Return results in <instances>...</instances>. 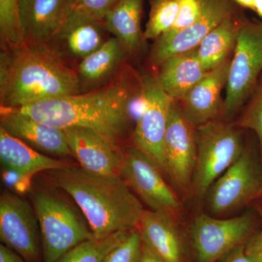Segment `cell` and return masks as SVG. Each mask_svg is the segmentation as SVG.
<instances>
[{"label":"cell","instance_id":"26","mask_svg":"<svg viewBox=\"0 0 262 262\" xmlns=\"http://www.w3.org/2000/svg\"><path fill=\"white\" fill-rule=\"evenodd\" d=\"M177 0H151L149 20L143 37L157 39L171 29L178 15Z\"/></svg>","mask_w":262,"mask_h":262},{"label":"cell","instance_id":"37","mask_svg":"<svg viewBox=\"0 0 262 262\" xmlns=\"http://www.w3.org/2000/svg\"><path fill=\"white\" fill-rule=\"evenodd\" d=\"M253 11L260 17L262 22V0H256L255 1V8Z\"/></svg>","mask_w":262,"mask_h":262},{"label":"cell","instance_id":"5","mask_svg":"<svg viewBox=\"0 0 262 262\" xmlns=\"http://www.w3.org/2000/svg\"><path fill=\"white\" fill-rule=\"evenodd\" d=\"M236 126L221 119L196 127L198 156L192 188L198 198L206 195L213 183L244 151L246 146Z\"/></svg>","mask_w":262,"mask_h":262},{"label":"cell","instance_id":"18","mask_svg":"<svg viewBox=\"0 0 262 262\" xmlns=\"http://www.w3.org/2000/svg\"><path fill=\"white\" fill-rule=\"evenodd\" d=\"M74 7L73 0H20L19 17L25 44L46 46Z\"/></svg>","mask_w":262,"mask_h":262},{"label":"cell","instance_id":"2","mask_svg":"<svg viewBox=\"0 0 262 262\" xmlns=\"http://www.w3.org/2000/svg\"><path fill=\"white\" fill-rule=\"evenodd\" d=\"M49 173L80 207L94 238L139 228L144 209L120 176L101 175L70 165Z\"/></svg>","mask_w":262,"mask_h":262},{"label":"cell","instance_id":"32","mask_svg":"<svg viewBox=\"0 0 262 262\" xmlns=\"http://www.w3.org/2000/svg\"><path fill=\"white\" fill-rule=\"evenodd\" d=\"M75 6L82 8L103 20L105 15L118 0H73Z\"/></svg>","mask_w":262,"mask_h":262},{"label":"cell","instance_id":"34","mask_svg":"<svg viewBox=\"0 0 262 262\" xmlns=\"http://www.w3.org/2000/svg\"><path fill=\"white\" fill-rule=\"evenodd\" d=\"M0 262H27L14 251L7 247L4 244L0 245Z\"/></svg>","mask_w":262,"mask_h":262},{"label":"cell","instance_id":"28","mask_svg":"<svg viewBox=\"0 0 262 262\" xmlns=\"http://www.w3.org/2000/svg\"><path fill=\"white\" fill-rule=\"evenodd\" d=\"M242 108V113L236 125L255 133L258 139L262 163V72Z\"/></svg>","mask_w":262,"mask_h":262},{"label":"cell","instance_id":"30","mask_svg":"<svg viewBox=\"0 0 262 262\" xmlns=\"http://www.w3.org/2000/svg\"><path fill=\"white\" fill-rule=\"evenodd\" d=\"M178 15L173 27L160 37H171L192 26L201 15V0H177Z\"/></svg>","mask_w":262,"mask_h":262},{"label":"cell","instance_id":"6","mask_svg":"<svg viewBox=\"0 0 262 262\" xmlns=\"http://www.w3.org/2000/svg\"><path fill=\"white\" fill-rule=\"evenodd\" d=\"M213 214L239 209L262 196V163L256 151L246 146L238 159L219 177L207 193Z\"/></svg>","mask_w":262,"mask_h":262},{"label":"cell","instance_id":"24","mask_svg":"<svg viewBox=\"0 0 262 262\" xmlns=\"http://www.w3.org/2000/svg\"><path fill=\"white\" fill-rule=\"evenodd\" d=\"M246 18L236 14L210 32L198 47V55L206 71L213 70L233 54L239 33Z\"/></svg>","mask_w":262,"mask_h":262},{"label":"cell","instance_id":"19","mask_svg":"<svg viewBox=\"0 0 262 262\" xmlns=\"http://www.w3.org/2000/svg\"><path fill=\"white\" fill-rule=\"evenodd\" d=\"M141 241L164 262H183L182 238L174 217L144 210L139 226Z\"/></svg>","mask_w":262,"mask_h":262},{"label":"cell","instance_id":"27","mask_svg":"<svg viewBox=\"0 0 262 262\" xmlns=\"http://www.w3.org/2000/svg\"><path fill=\"white\" fill-rule=\"evenodd\" d=\"M20 0H0V37L3 50L25 44L20 17Z\"/></svg>","mask_w":262,"mask_h":262},{"label":"cell","instance_id":"23","mask_svg":"<svg viewBox=\"0 0 262 262\" xmlns=\"http://www.w3.org/2000/svg\"><path fill=\"white\" fill-rule=\"evenodd\" d=\"M143 0H118L105 15L103 24L128 54L139 51L144 39L141 29Z\"/></svg>","mask_w":262,"mask_h":262},{"label":"cell","instance_id":"16","mask_svg":"<svg viewBox=\"0 0 262 262\" xmlns=\"http://www.w3.org/2000/svg\"><path fill=\"white\" fill-rule=\"evenodd\" d=\"M231 60L208 71L185 96L177 101L184 116L194 127L221 120L225 115L222 92L227 86Z\"/></svg>","mask_w":262,"mask_h":262},{"label":"cell","instance_id":"10","mask_svg":"<svg viewBox=\"0 0 262 262\" xmlns=\"http://www.w3.org/2000/svg\"><path fill=\"white\" fill-rule=\"evenodd\" d=\"M0 239L27 262H40L43 258L35 210L13 192H5L0 196Z\"/></svg>","mask_w":262,"mask_h":262},{"label":"cell","instance_id":"3","mask_svg":"<svg viewBox=\"0 0 262 262\" xmlns=\"http://www.w3.org/2000/svg\"><path fill=\"white\" fill-rule=\"evenodd\" d=\"M80 93L76 70L46 46L25 44L2 51L1 107H23Z\"/></svg>","mask_w":262,"mask_h":262},{"label":"cell","instance_id":"25","mask_svg":"<svg viewBox=\"0 0 262 262\" xmlns=\"http://www.w3.org/2000/svg\"><path fill=\"white\" fill-rule=\"evenodd\" d=\"M128 232H116L103 239H88L65 253L57 262H103Z\"/></svg>","mask_w":262,"mask_h":262},{"label":"cell","instance_id":"13","mask_svg":"<svg viewBox=\"0 0 262 262\" xmlns=\"http://www.w3.org/2000/svg\"><path fill=\"white\" fill-rule=\"evenodd\" d=\"M106 32L103 20L75 6L45 46L65 64H79L107 40Z\"/></svg>","mask_w":262,"mask_h":262},{"label":"cell","instance_id":"33","mask_svg":"<svg viewBox=\"0 0 262 262\" xmlns=\"http://www.w3.org/2000/svg\"><path fill=\"white\" fill-rule=\"evenodd\" d=\"M245 244L239 245L231 250L225 256L221 258V262H256L246 253Z\"/></svg>","mask_w":262,"mask_h":262},{"label":"cell","instance_id":"29","mask_svg":"<svg viewBox=\"0 0 262 262\" xmlns=\"http://www.w3.org/2000/svg\"><path fill=\"white\" fill-rule=\"evenodd\" d=\"M142 241L139 229L128 232L125 238L108 253L103 262H139Z\"/></svg>","mask_w":262,"mask_h":262},{"label":"cell","instance_id":"22","mask_svg":"<svg viewBox=\"0 0 262 262\" xmlns=\"http://www.w3.org/2000/svg\"><path fill=\"white\" fill-rule=\"evenodd\" d=\"M0 160L5 168L21 177L55 170L67 164L42 154L0 127Z\"/></svg>","mask_w":262,"mask_h":262},{"label":"cell","instance_id":"11","mask_svg":"<svg viewBox=\"0 0 262 262\" xmlns=\"http://www.w3.org/2000/svg\"><path fill=\"white\" fill-rule=\"evenodd\" d=\"M120 176L150 209L173 217L180 213V202L164 180L162 170L148 155L134 146L123 152Z\"/></svg>","mask_w":262,"mask_h":262},{"label":"cell","instance_id":"21","mask_svg":"<svg viewBox=\"0 0 262 262\" xmlns=\"http://www.w3.org/2000/svg\"><path fill=\"white\" fill-rule=\"evenodd\" d=\"M128 54L117 38L110 37L98 49L77 65L76 72L80 81L81 92L98 89L120 69Z\"/></svg>","mask_w":262,"mask_h":262},{"label":"cell","instance_id":"1","mask_svg":"<svg viewBox=\"0 0 262 262\" xmlns=\"http://www.w3.org/2000/svg\"><path fill=\"white\" fill-rule=\"evenodd\" d=\"M141 96V78L126 72L89 92L10 110L58 128L93 129L117 144L130 125L133 107Z\"/></svg>","mask_w":262,"mask_h":262},{"label":"cell","instance_id":"20","mask_svg":"<svg viewBox=\"0 0 262 262\" xmlns=\"http://www.w3.org/2000/svg\"><path fill=\"white\" fill-rule=\"evenodd\" d=\"M158 77L164 91L179 101L205 77V70L198 55V48L174 55L159 65Z\"/></svg>","mask_w":262,"mask_h":262},{"label":"cell","instance_id":"35","mask_svg":"<svg viewBox=\"0 0 262 262\" xmlns=\"http://www.w3.org/2000/svg\"><path fill=\"white\" fill-rule=\"evenodd\" d=\"M139 262H164L158 256H157L151 250L142 244L140 259Z\"/></svg>","mask_w":262,"mask_h":262},{"label":"cell","instance_id":"36","mask_svg":"<svg viewBox=\"0 0 262 262\" xmlns=\"http://www.w3.org/2000/svg\"><path fill=\"white\" fill-rule=\"evenodd\" d=\"M233 1L241 8L251 10L253 11L254 10L255 1L256 0H233Z\"/></svg>","mask_w":262,"mask_h":262},{"label":"cell","instance_id":"17","mask_svg":"<svg viewBox=\"0 0 262 262\" xmlns=\"http://www.w3.org/2000/svg\"><path fill=\"white\" fill-rule=\"evenodd\" d=\"M0 127L42 154L73 156L63 129L50 126L28 115L4 107H1Z\"/></svg>","mask_w":262,"mask_h":262},{"label":"cell","instance_id":"7","mask_svg":"<svg viewBox=\"0 0 262 262\" xmlns=\"http://www.w3.org/2000/svg\"><path fill=\"white\" fill-rule=\"evenodd\" d=\"M262 72V22L246 19L239 33L226 86L225 115L241 110Z\"/></svg>","mask_w":262,"mask_h":262},{"label":"cell","instance_id":"12","mask_svg":"<svg viewBox=\"0 0 262 262\" xmlns=\"http://www.w3.org/2000/svg\"><path fill=\"white\" fill-rule=\"evenodd\" d=\"M198 156L196 128L188 121L177 101L169 110L164 140V173L177 187H192Z\"/></svg>","mask_w":262,"mask_h":262},{"label":"cell","instance_id":"14","mask_svg":"<svg viewBox=\"0 0 262 262\" xmlns=\"http://www.w3.org/2000/svg\"><path fill=\"white\" fill-rule=\"evenodd\" d=\"M201 13L190 27L171 37H160L151 51V59L159 66L167 58L198 48L205 37L227 18L237 14L233 0H201Z\"/></svg>","mask_w":262,"mask_h":262},{"label":"cell","instance_id":"9","mask_svg":"<svg viewBox=\"0 0 262 262\" xmlns=\"http://www.w3.org/2000/svg\"><path fill=\"white\" fill-rule=\"evenodd\" d=\"M144 108L137 119L133 141L164 173L163 147L172 99L164 91L157 75L141 77Z\"/></svg>","mask_w":262,"mask_h":262},{"label":"cell","instance_id":"15","mask_svg":"<svg viewBox=\"0 0 262 262\" xmlns=\"http://www.w3.org/2000/svg\"><path fill=\"white\" fill-rule=\"evenodd\" d=\"M63 130L72 155L80 167L101 175H121L123 152L118 144L88 127H70Z\"/></svg>","mask_w":262,"mask_h":262},{"label":"cell","instance_id":"8","mask_svg":"<svg viewBox=\"0 0 262 262\" xmlns=\"http://www.w3.org/2000/svg\"><path fill=\"white\" fill-rule=\"evenodd\" d=\"M256 222V215L251 213L227 220L204 213L196 215L191 233L198 261H217L231 250L246 244L255 232Z\"/></svg>","mask_w":262,"mask_h":262},{"label":"cell","instance_id":"4","mask_svg":"<svg viewBox=\"0 0 262 262\" xmlns=\"http://www.w3.org/2000/svg\"><path fill=\"white\" fill-rule=\"evenodd\" d=\"M32 199L40 228L43 262H57L77 245L94 238L90 227L59 194L39 189Z\"/></svg>","mask_w":262,"mask_h":262},{"label":"cell","instance_id":"31","mask_svg":"<svg viewBox=\"0 0 262 262\" xmlns=\"http://www.w3.org/2000/svg\"><path fill=\"white\" fill-rule=\"evenodd\" d=\"M254 203V209L260 217L261 227L259 230L255 231L245 244V250L248 256L256 262H262V196L258 198Z\"/></svg>","mask_w":262,"mask_h":262}]
</instances>
